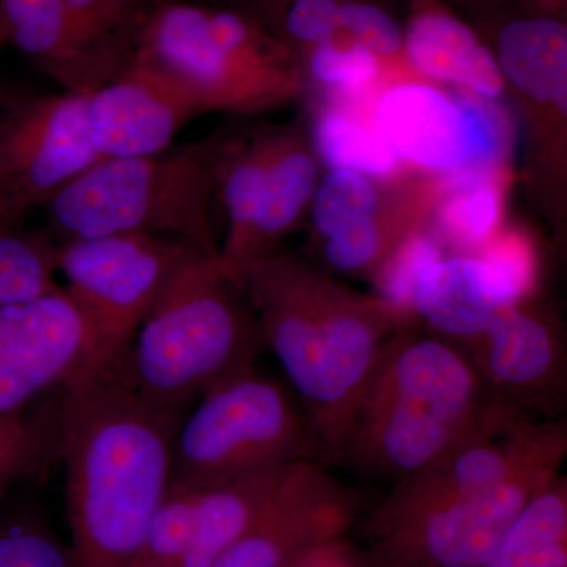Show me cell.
Listing matches in <instances>:
<instances>
[{
  "mask_svg": "<svg viewBox=\"0 0 567 567\" xmlns=\"http://www.w3.org/2000/svg\"><path fill=\"white\" fill-rule=\"evenodd\" d=\"M371 122L402 164L442 175L483 169L468 115L432 82H391L375 96Z\"/></svg>",
  "mask_w": 567,
  "mask_h": 567,
  "instance_id": "19",
  "label": "cell"
},
{
  "mask_svg": "<svg viewBox=\"0 0 567 567\" xmlns=\"http://www.w3.org/2000/svg\"><path fill=\"white\" fill-rule=\"evenodd\" d=\"M484 40L505 80L522 189L567 274V25L518 10Z\"/></svg>",
  "mask_w": 567,
  "mask_h": 567,
  "instance_id": "7",
  "label": "cell"
},
{
  "mask_svg": "<svg viewBox=\"0 0 567 567\" xmlns=\"http://www.w3.org/2000/svg\"><path fill=\"white\" fill-rule=\"evenodd\" d=\"M0 9H2V0H0Z\"/></svg>",
  "mask_w": 567,
  "mask_h": 567,
  "instance_id": "35",
  "label": "cell"
},
{
  "mask_svg": "<svg viewBox=\"0 0 567 567\" xmlns=\"http://www.w3.org/2000/svg\"><path fill=\"white\" fill-rule=\"evenodd\" d=\"M475 368L487 409L525 423L567 420V320L535 292L457 344Z\"/></svg>",
  "mask_w": 567,
  "mask_h": 567,
  "instance_id": "12",
  "label": "cell"
},
{
  "mask_svg": "<svg viewBox=\"0 0 567 567\" xmlns=\"http://www.w3.org/2000/svg\"><path fill=\"white\" fill-rule=\"evenodd\" d=\"M287 567H371L368 555L354 547L347 535L328 537L306 548Z\"/></svg>",
  "mask_w": 567,
  "mask_h": 567,
  "instance_id": "31",
  "label": "cell"
},
{
  "mask_svg": "<svg viewBox=\"0 0 567 567\" xmlns=\"http://www.w3.org/2000/svg\"><path fill=\"white\" fill-rule=\"evenodd\" d=\"M435 182L398 197L382 181L357 171H324L308 219L311 246L330 270L374 276L398 246L427 223Z\"/></svg>",
  "mask_w": 567,
  "mask_h": 567,
  "instance_id": "13",
  "label": "cell"
},
{
  "mask_svg": "<svg viewBox=\"0 0 567 567\" xmlns=\"http://www.w3.org/2000/svg\"><path fill=\"white\" fill-rule=\"evenodd\" d=\"M567 461V420L550 421L516 468L495 486L369 537L371 567H483L525 507Z\"/></svg>",
  "mask_w": 567,
  "mask_h": 567,
  "instance_id": "10",
  "label": "cell"
},
{
  "mask_svg": "<svg viewBox=\"0 0 567 567\" xmlns=\"http://www.w3.org/2000/svg\"><path fill=\"white\" fill-rule=\"evenodd\" d=\"M137 52L182 82L204 114H260L309 91L289 44L233 10L162 0L145 21Z\"/></svg>",
  "mask_w": 567,
  "mask_h": 567,
  "instance_id": "6",
  "label": "cell"
},
{
  "mask_svg": "<svg viewBox=\"0 0 567 567\" xmlns=\"http://www.w3.org/2000/svg\"><path fill=\"white\" fill-rule=\"evenodd\" d=\"M405 58L421 80L503 102L505 80L484 37L442 0H409Z\"/></svg>",
  "mask_w": 567,
  "mask_h": 567,
  "instance_id": "21",
  "label": "cell"
},
{
  "mask_svg": "<svg viewBox=\"0 0 567 567\" xmlns=\"http://www.w3.org/2000/svg\"><path fill=\"white\" fill-rule=\"evenodd\" d=\"M295 2L297 0H204L200 6L237 11L279 37L284 20Z\"/></svg>",
  "mask_w": 567,
  "mask_h": 567,
  "instance_id": "32",
  "label": "cell"
},
{
  "mask_svg": "<svg viewBox=\"0 0 567 567\" xmlns=\"http://www.w3.org/2000/svg\"><path fill=\"white\" fill-rule=\"evenodd\" d=\"M544 424L509 420L487 409L445 453L391 487L369 516V537L495 486L527 456Z\"/></svg>",
  "mask_w": 567,
  "mask_h": 567,
  "instance_id": "15",
  "label": "cell"
},
{
  "mask_svg": "<svg viewBox=\"0 0 567 567\" xmlns=\"http://www.w3.org/2000/svg\"><path fill=\"white\" fill-rule=\"evenodd\" d=\"M518 10L551 18L567 25V0H517Z\"/></svg>",
  "mask_w": 567,
  "mask_h": 567,
  "instance_id": "34",
  "label": "cell"
},
{
  "mask_svg": "<svg viewBox=\"0 0 567 567\" xmlns=\"http://www.w3.org/2000/svg\"><path fill=\"white\" fill-rule=\"evenodd\" d=\"M102 159L87 123V95L63 92L0 104V166L22 210L47 205Z\"/></svg>",
  "mask_w": 567,
  "mask_h": 567,
  "instance_id": "14",
  "label": "cell"
},
{
  "mask_svg": "<svg viewBox=\"0 0 567 567\" xmlns=\"http://www.w3.org/2000/svg\"><path fill=\"white\" fill-rule=\"evenodd\" d=\"M226 128L132 158H102L44 205L63 241L145 233L221 251L213 224Z\"/></svg>",
  "mask_w": 567,
  "mask_h": 567,
  "instance_id": "5",
  "label": "cell"
},
{
  "mask_svg": "<svg viewBox=\"0 0 567 567\" xmlns=\"http://www.w3.org/2000/svg\"><path fill=\"white\" fill-rule=\"evenodd\" d=\"M40 416L24 410L0 417V503L14 484L35 475L58 442Z\"/></svg>",
  "mask_w": 567,
  "mask_h": 567,
  "instance_id": "29",
  "label": "cell"
},
{
  "mask_svg": "<svg viewBox=\"0 0 567 567\" xmlns=\"http://www.w3.org/2000/svg\"><path fill=\"white\" fill-rule=\"evenodd\" d=\"M58 274L59 245L17 229H0V309L61 289Z\"/></svg>",
  "mask_w": 567,
  "mask_h": 567,
  "instance_id": "28",
  "label": "cell"
},
{
  "mask_svg": "<svg viewBox=\"0 0 567 567\" xmlns=\"http://www.w3.org/2000/svg\"><path fill=\"white\" fill-rule=\"evenodd\" d=\"M265 349L240 281L219 254L189 246L117 371L153 404L186 412L194 398L252 369Z\"/></svg>",
  "mask_w": 567,
  "mask_h": 567,
  "instance_id": "4",
  "label": "cell"
},
{
  "mask_svg": "<svg viewBox=\"0 0 567 567\" xmlns=\"http://www.w3.org/2000/svg\"><path fill=\"white\" fill-rule=\"evenodd\" d=\"M265 347L275 353L324 462H341L354 410L388 342L415 323L409 309L364 293L281 249L235 271Z\"/></svg>",
  "mask_w": 567,
  "mask_h": 567,
  "instance_id": "2",
  "label": "cell"
},
{
  "mask_svg": "<svg viewBox=\"0 0 567 567\" xmlns=\"http://www.w3.org/2000/svg\"><path fill=\"white\" fill-rule=\"evenodd\" d=\"M281 39L297 55L322 41H352L374 52L399 76L421 80L406 62L404 28L365 0H297L284 20Z\"/></svg>",
  "mask_w": 567,
  "mask_h": 567,
  "instance_id": "23",
  "label": "cell"
},
{
  "mask_svg": "<svg viewBox=\"0 0 567 567\" xmlns=\"http://www.w3.org/2000/svg\"><path fill=\"white\" fill-rule=\"evenodd\" d=\"M360 507L357 492L327 464L301 462L270 511L205 567H287L320 540L347 535Z\"/></svg>",
  "mask_w": 567,
  "mask_h": 567,
  "instance_id": "18",
  "label": "cell"
},
{
  "mask_svg": "<svg viewBox=\"0 0 567 567\" xmlns=\"http://www.w3.org/2000/svg\"><path fill=\"white\" fill-rule=\"evenodd\" d=\"M0 41L14 44L66 92L87 95L123 71L78 32L61 0H2Z\"/></svg>",
  "mask_w": 567,
  "mask_h": 567,
  "instance_id": "22",
  "label": "cell"
},
{
  "mask_svg": "<svg viewBox=\"0 0 567 567\" xmlns=\"http://www.w3.org/2000/svg\"><path fill=\"white\" fill-rule=\"evenodd\" d=\"M305 461L327 464L300 402L252 368L210 388L183 417L175 435L169 491H200Z\"/></svg>",
  "mask_w": 567,
  "mask_h": 567,
  "instance_id": "8",
  "label": "cell"
},
{
  "mask_svg": "<svg viewBox=\"0 0 567 567\" xmlns=\"http://www.w3.org/2000/svg\"><path fill=\"white\" fill-rule=\"evenodd\" d=\"M0 567H74L70 547L63 546L47 522L31 511L0 516Z\"/></svg>",
  "mask_w": 567,
  "mask_h": 567,
  "instance_id": "30",
  "label": "cell"
},
{
  "mask_svg": "<svg viewBox=\"0 0 567 567\" xmlns=\"http://www.w3.org/2000/svg\"><path fill=\"white\" fill-rule=\"evenodd\" d=\"M509 173L461 171L436 181L425 227L440 245L475 254L503 226Z\"/></svg>",
  "mask_w": 567,
  "mask_h": 567,
  "instance_id": "25",
  "label": "cell"
},
{
  "mask_svg": "<svg viewBox=\"0 0 567 567\" xmlns=\"http://www.w3.org/2000/svg\"><path fill=\"white\" fill-rule=\"evenodd\" d=\"M300 464L259 470L200 488L192 546L182 567L210 565L241 539L275 505Z\"/></svg>",
  "mask_w": 567,
  "mask_h": 567,
  "instance_id": "24",
  "label": "cell"
},
{
  "mask_svg": "<svg viewBox=\"0 0 567 567\" xmlns=\"http://www.w3.org/2000/svg\"><path fill=\"white\" fill-rule=\"evenodd\" d=\"M522 297L480 254L454 252L417 274L406 309L431 334L465 344L486 333L503 309Z\"/></svg>",
  "mask_w": 567,
  "mask_h": 567,
  "instance_id": "20",
  "label": "cell"
},
{
  "mask_svg": "<svg viewBox=\"0 0 567 567\" xmlns=\"http://www.w3.org/2000/svg\"><path fill=\"white\" fill-rule=\"evenodd\" d=\"M87 357V331L65 290L0 309V417L63 386Z\"/></svg>",
  "mask_w": 567,
  "mask_h": 567,
  "instance_id": "16",
  "label": "cell"
},
{
  "mask_svg": "<svg viewBox=\"0 0 567 567\" xmlns=\"http://www.w3.org/2000/svg\"><path fill=\"white\" fill-rule=\"evenodd\" d=\"M483 567H567V475L525 507Z\"/></svg>",
  "mask_w": 567,
  "mask_h": 567,
  "instance_id": "27",
  "label": "cell"
},
{
  "mask_svg": "<svg viewBox=\"0 0 567 567\" xmlns=\"http://www.w3.org/2000/svg\"><path fill=\"white\" fill-rule=\"evenodd\" d=\"M320 169L301 123L251 132L226 128L216 166V196L227 216L219 256L230 274L274 251L308 218Z\"/></svg>",
  "mask_w": 567,
  "mask_h": 567,
  "instance_id": "9",
  "label": "cell"
},
{
  "mask_svg": "<svg viewBox=\"0 0 567 567\" xmlns=\"http://www.w3.org/2000/svg\"><path fill=\"white\" fill-rule=\"evenodd\" d=\"M309 132L312 148L324 171H357L391 181L402 162L388 147L371 121L350 104L323 99L316 107Z\"/></svg>",
  "mask_w": 567,
  "mask_h": 567,
  "instance_id": "26",
  "label": "cell"
},
{
  "mask_svg": "<svg viewBox=\"0 0 567 567\" xmlns=\"http://www.w3.org/2000/svg\"><path fill=\"white\" fill-rule=\"evenodd\" d=\"M203 114L182 82L140 52L115 80L87 93L89 132L102 158L166 151L175 134Z\"/></svg>",
  "mask_w": 567,
  "mask_h": 567,
  "instance_id": "17",
  "label": "cell"
},
{
  "mask_svg": "<svg viewBox=\"0 0 567 567\" xmlns=\"http://www.w3.org/2000/svg\"><path fill=\"white\" fill-rule=\"evenodd\" d=\"M59 453L74 567H132L166 499L186 412L137 394L117 368L62 386Z\"/></svg>",
  "mask_w": 567,
  "mask_h": 567,
  "instance_id": "1",
  "label": "cell"
},
{
  "mask_svg": "<svg viewBox=\"0 0 567 567\" xmlns=\"http://www.w3.org/2000/svg\"><path fill=\"white\" fill-rule=\"evenodd\" d=\"M3 95H0V104H2ZM24 210L14 199L6 181V175L0 166V229H17V224L21 221Z\"/></svg>",
  "mask_w": 567,
  "mask_h": 567,
  "instance_id": "33",
  "label": "cell"
},
{
  "mask_svg": "<svg viewBox=\"0 0 567 567\" xmlns=\"http://www.w3.org/2000/svg\"><path fill=\"white\" fill-rule=\"evenodd\" d=\"M486 412L483 386L464 350L409 324L380 354L339 464L394 486L445 453Z\"/></svg>",
  "mask_w": 567,
  "mask_h": 567,
  "instance_id": "3",
  "label": "cell"
},
{
  "mask_svg": "<svg viewBox=\"0 0 567 567\" xmlns=\"http://www.w3.org/2000/svg\"><path fill=\"white\" fill-rule=\"evenodd\" d=\"M189 244L145 233L59 245V274L87 331L80 372L117 368Z\"/></svg>",
  "mask_w": 567,
  "mask_h": 567,
  "instance_id": "11",
  "label": "cell"
}]
</instances>
